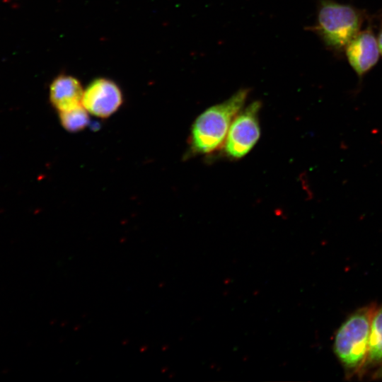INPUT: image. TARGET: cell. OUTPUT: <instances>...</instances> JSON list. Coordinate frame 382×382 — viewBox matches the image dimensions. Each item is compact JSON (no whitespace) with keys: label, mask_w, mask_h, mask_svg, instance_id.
<instances>
[{"label":"cell","mask_w":382,"mask_h":382,"mask_svg":"<svg viewBox=\"0 0 382 382\" xmlns=\"http://www.w3.org/2000/svg\"><path fill=\"white\" fill-rule=\"evenodd\" d=\"M314 25L308 29L316 34L325 47L335 54L344 52L347 44L361 30L364 12L334 0H317Z\"/></svg>","instance_id":"1"},{"label":"cell","mask_w":382,"mask_h":382,"mask_svg":"<svg viewBox=\"0 0 382 382\" xmlns=\"http://www.w3.org/2000/svg\"><path fill=\"white\" fill-rule=\"evenodd\" d=\"M249 91V88L239 89L229 98L211 106L197 117L190 137L193 151L208 154L221 145L233 120L243 108Z\"/></svg>","instance_id":"2"},{"label":"cell","mask_w":382,"mask_h":382,"mask_svg":"<svg viewBox=\"0 0 382 382\" xmlns=\"http://www.w3.org/2000/svg\"><path fill=\"white\" fill-rule=\"evenodd\" d=\"M374 305L357 310L341 325L335 336L333 349L349 371H361L369 349L370 326Z\"/></svg>","instance_id":"3"},{"label":"cell","mask_w":382,"mask_h":382,"mask_svg":"<svg viewBox=\"0 0 382 382\" xmlns=\"http://www.w3.org/2000/svg\"><path fill=\"white\" fill-rule=\"evenodd\" d=\"M260 101H254L241 110L233 120L225 142V151L233 158L246 155L254 146L260 134L258 113Z\"/></svg>","instance_id":"4"},{"label":"cell","mask_w":382,"mask_h":382,"mask_svg":"<svg viewBox=\"0 0 382 382\" xmlns=\"http://www.w3.org/2000/svg\"><path fill=\"white\" fill-rule=\"evenodd\" d=\"M122 100V91L114 81L98 78L83 91L82 105L90 114L106 118L120 108Z\"/></svg>","instance_id":"5"},{"label":"cell","mask_w":382,"mask_h":382,"mask_svg":"<svg viewBox=\"0 0 382 382\" xmlns=\"http://www.w3.org/2000/svg\"><path fill=\"white\" fill-rule=\"evenodd\" d=\"M371 25L361 30L344 50L349 65L359 78L377 64L381 54L377 38Z\"/></svg>","instance_id":"6"},{"label":"cell","mask_w":382,"mask_h":382,"mask_svg":"<svg viewBox=\"0 0 382 382\" xmlns=\"http://www.w3.org/2000/svg\"><path fill=\"white\" fill-rule=\"evenodd\" d=\"M83 90L80 81L69 75H59L50 87V100L59 112L82 105Z\"/></svg>","instance_id":"7"},{"label":"cell","mask_w":382,"mask_h":382,"mask_svg":"<svg viewBox=\"0 0 382 382\" xmlns=\"http://www.w3.org/2000/svg\"><path fill=\"white\" fill-rule=\"evenodd\" d=\"M382 363V306L376 308L371 318L368 353L361 371Z\"/></svg>","instance_id":"8"},{"label":"cell","mask_w":382,"mask_h":382,"mask_svg":"<svg viewBox=\"0 0 382 382\" xmlns=\"http://www.w3.org/2000/svg\"><path fill=\"white\" fill-rule=\"evenodd\" d=\"M88 111L82 105L61 111L59 113L62 126L68 132H76L83 129L89 122Z\"/></svg>","instance_id":"9"},{"label":"cell","mask_w":382,"mask_h":382,"mask_svg":"<svg viewBox=\"0 0 382 382\" xmlns=\"http://www.w3.org/2000/svg\"><path fill=\"white\" fill-rule=\"evenodd\" d=\"M376 38H377L380 54L382 55V23L378 30Z\"/></svg>","instance_id":"10"},{"label":"cell","mask_w":382,"mask_h":382,"mask_svg":"<svg viewBox=\"0 0 382 382\" xmlns=\"http://www.w3.org/2000/svg\"><path fill=\"white\" fill-rule=\"evenodd\" d=\"M375 376L376 378H382V366L381 368L378 370V371L376 373Z\"/></svg>","instance_id":"11"}]
</instances>
